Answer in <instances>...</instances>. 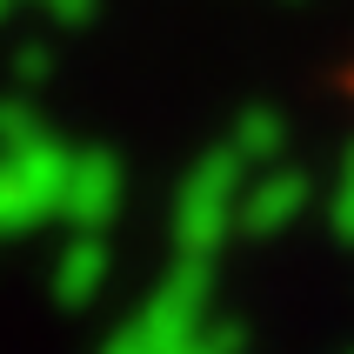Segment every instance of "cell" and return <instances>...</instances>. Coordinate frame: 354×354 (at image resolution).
<instances>
[{
    "label": "cell",
    "instance_id": "6da1fadb",
    "mask_svg": "<svg viewBox=\"0 0 354 354\" xmlns=\"http://www.w3.org/2000/svg\"><path fill=\"white\" fill-rule=\"evenodd\" d=\"M67 174H74V154L54 134H40L34 147H7V160H0V221L14 234H27L40 221L67 214Z\"/></svg>",
    "mask_w": 354,
    "mask_h": 354
},
{
    "label": "cell",
    "instance_id": "7a4b0ae2",
    "mask_svg": "<svg viewBox=\"0 0 354 354\" xmlns=\"http://www.w3.org/2000/svg\"><path fill=\"white\" fill-rule=\"evenodd\" d=\"M241 167L248 160L234 147H221V154L194 160V174L180 180V201H174V234H180V254H214L221 234H227V221H241Z\"/></svg>",
    "mask_w": 354,
    "mask_h": 354
},
{
    "label": "cell",
    "instance_id": "3957f363",
    "mask_svg": "<svg viewBox=\"0 0 354 354\" xmlns=\"http://www.w3.org/2000/svg\"><path fill=\"white\" fill-rule=\"evenodd\" d=\"M120 207V167L114 154H74V174H67V221L74 227H107Z\"/></svg>",
    "mask_w": 354,
    "mask_h": 354
},
{
    "label": "cell",
    "instance_id": "277c9868",
    "mask_svg": "<svg viewBox=\"0 0 354 354\" xmlns=\"http://www.w3.org/2000/svg\"><path fill=\"white\" fill-rule=\"evenodd\" d=\"M301 201H308V174L274 167V174L248 180V194H241V227H248V234H281V227L301 214Z\"/></svg>",
    "mask_w": 354,
    "mask_h": 354
},
{
    "label": "cell",
    "instance_id": "5b68a950",
    "mask_svg": "<svg viewBox=\"0 0 354 354\" xmlns=\"http://www.w3.org/2000/svg\"><path fill=\"white\" fill-rule=\"evenodd\" d=\"M100 281H107V241L87 227V234H74L67 254L54 261V288H60V301H87Z\"/></svg>",
    "mask_w": 354,
    "mask_h": 354
},
{
    "label": "cell",
    "instance_id": "8992f818",
    "mask_svg": "<svg viewBox=\"0 0 354 354\" xmlns=\"http://www.w3.org/2000/svg\"><path fill=\"white\" fill-rule=\"evenodd\" d=\"M281 140H288V127H281V114L274 107H254V114H241V127H234V154L241 160H268L281 154Z\"/></svg>",
    "mask_w": 354,
    "mask_h": 354
},
{
    "label": "cell",
    "instance_id": "52a82bcc",
    "mask_svg": "<svg viewBox=\"0 0 354 354\" xmlns=\"http://www.w3.org/2000/svg\"><path fill=\"white\" fill-rule=\"evenodd\" d=\"M328 214H335V234L354 241V147L341 154V174H335V201H328Z\"/></svg>",
    "mask_w": 354,
    "mask_h": 354
},
{
    "label": "cell",
    "instance_id": "ba28073f",
    "mask_svg": "<svg viewBox=\"0 0 354 354\" xmlns=\"http://www.w3.org/2000/svg\"><path fill=\"white\" fill-rule=\"evenodd\" d=\"M0 134H7V147H34V140L47 134V127H40V114L27 107V100H14V107L0 114Z\"/></svg>",
    "mask_w": 354,
    "mask_h": 354
},
{
    "label": "cell",
    "instance_id": "9c48e42d",
    "mask_svg": "<svg viewBox=\"0 0 354 354\" xmlns=\"http://www.w3.org/2000/svg\"><path fill=\"white\" fill-rule=\"evenodd\" d=\"M7 7H40L47 20H67V27L94 14V0H7Z\"/></svg>",
    "mask_w": 354,
    "mask_h": 354
},
{
    "label": "cell",
    "instance_id": "30bf717a",
    "mask_svg": "<svg viewBox=\"0 0 354 354\" xmlns=\"http://www.w3.org/2000/svg\"><path fill=\"white\" fill-rule=\"evenodd\" d=\"M47 67H54V60H47V47H20V54H14L20 87H40V80H47Z\"/></svg>",
    "mask_w": 354,
    "mask_h": 354
}]
</instances>
